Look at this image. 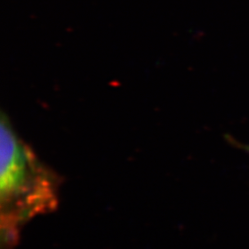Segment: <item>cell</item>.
I'll return each mask as SVG.
<instances>
[{"mask_svg":"<svg viewBox=\"0 0 249 249\" xmlns=\"http://www.w3.org/2000/svg\"><path fill=\"white\" fill-rule=\"evenodd\" d=\"M243 148H244L246 151H249V146H243Z\"/></svg>","mask_w":249,"mask_h":249,"instance_id":"obj_2","label":"cell"},{"mask_svg":"<svg viewBox=\"0 0 249 249\" xmlns=\"http://www.w3.org/2000/svg\"><path fill=\"white\" fill-rule=\"evenodd\" d=\"M1 249H14L20 228L58 205L59 178L36 156L1 116Z\"/></svg>","mask_w":249,"mask_h":249,"instance_id":"obj_1","label":"cell"}]
</instances>
